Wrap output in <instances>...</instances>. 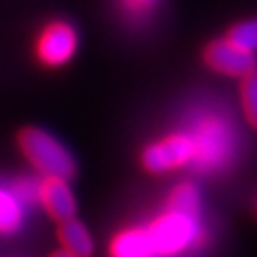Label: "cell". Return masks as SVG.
<instances>
[{
    "label": "cell",
    "instance_id": "cell-1",
    "mask_svg": "<svg viewBox=\"0 0 257 257\" xmlns=\"http://www.w3.org/2000/svg\"><path fill=\"white\" fill-rule=\"evenodd\" d=\"M19 149L31 164L44 177L69 181L76 172L73 155L59 139L40 128H25L19 132Z\"/></svg>",
    "mask_w": 257,
    "mask_h": 257
},
{
    "label": "cell",
    "instance_id": "cell-2",
    "mask_svg": "<svg viewBox=\"0 0 257 257\" xmlns=\"http://www.w3.org/2000/svg\"><path fill=\"white\" fill-rule=\"evenodd\" d=\"M149 238L156 255H175L187 249L198 238V217L183 215L177 211L168 210L147 227Z\"/></svg>",
    "mask_w": 257,
    "mask_h": 257
},
{
    "label": "cell",
    "instance_id": "cell-3",
    "mask_svg": "<svg viewBox=\"0 0 257 257\" xmlns=\"http://www.w3.org/2000/svg\"><path fill=\"white\" fill-rule=\"evenodd\" d=\"M193 158L194 143L191 136L187 134H175V136H168L162 141L151 143L141 156L145 170L153 174H164V172L177 170L181 166L189 164Z\"/></svg>",
    "mask_w": 257,
    "mask_h": 257
},
{
    "label": "cell",
    "instance_id": "cell-4",
    "mask_svg": "<svg viewBox=\"0 0 257 257\" xmlns=\"http://www.w3.org/2000/svg\"><path fill=\"white\" fill-rule=\"evenodd\" d=\"M78 48V37L69 23L55 21L50 23L37 42V55L42 63L50 67L65 65Z\"/></svg>",
    "mask_w": 257,
    "mask_h": 257
},
{
    "label": "cell",
    "instance_id": "cell-5",
    "mask_svg": "<svg viewBox=\"0 0 257 257\" xmlns=\"http://www.w3.org/2000/svg\"><path fill=\"white\" fill-rule=\"evenodd\" d=\"M206 65L215 73L227 74V76H238L244 78L246 74L253 73L257 67L255 54H249L234 46L227 38L213 40L204 52Z\"/></svg>",
    "mask_w": 257,
    "mask_h": 257
},
{
    "label": "cell",
    "instance_id": "cell-6",
    "mask_svg": "<svg viewBox=\"0 0 257 257\" xmlns=\"http://www.w3.org/2000/svg\"><path fill=\"white\" fill-rule=\"evenodd\" d=\"M38 200L42 202L48 215L57 223L74 219L76 200L69 187V181L57 177H44L38 185Z\"/></svg>",
    "mask_w": 257,
    "mask_h": 257
},
{
    "label": "cell",
    "instance_id": "cell-7",
    "mask_svg": "<svg viewBox=\"0 0 257 257\" xmlns=\"http://www.w3.org/2000/svg\"><path fill=\"white\" fill-rule=\"evenodd\" d=\"M110 257H155L147 229H126L110 242Z\"/></svg>",
    "mask_w": 257,
    "mask_h": 257
},
{
    "label": "cell",
    "instance_id": "cell-8",
    "mask_svg": "<svg viewBox=\"0 0 257 257\" xmlns=\"http://www.w3.org/2000/svg\"><path fill=\"white\" fill-rule=\"evenodd\" d=\"M59 242L63 246V251H67L73 257H92L93 253V238L80 221L71 219L59 223Z\"/></svg>",
    "mask_w": 257,
    "mask_h": 257
},
{
    "label": "cell",
    "instance_id": "cell-9",
    "mask_svg": "<svg viewBox=\"0 0 257 257\" xmlns=\"http://www.w3.org/2000/svg\"><path fill=\"white\" fill-rule=\"evenodd\" d=\"M168 210L183 213V215H191V217H198V213H200V194L196 191V187L191 183L177 185L170 194Z\"/></svg>",
    "mask_w": 257,
    "mask_h": 257
},
{
    "label": "cell",
    "instance_id": "cell-10",
    "mask_svg": "<svg viewBox=\"0 0 257 257\" xmlns=\"http://www.w3.org/2000/svg\"><path fill=\"white\" fill-rule=\"evenodd\" d=\"M21 223H23L21 198L0 189V232L12 234L21 227Z\"/></svg>",
    "mask_w": 257,
    "mask_h": 257
},
{
    "label": "cell",
    "instance_id": "cell-11",
    "mask_svg": "<svg viewBox=\"0 0 257 257\" xmlns=\"http://www.w3.org/2000/svg\"><path fill=\"white\" fill-rule=\"evenodd\" d=\"M227 40L232 42L234 46H238L244 52L255 54L257 52V19H248V21H240L229 31Z\"/></svg>",
    "mask_w": 257,
    "mask_h": 257
},
{
    "label": "cell",
    "instance_id": "cell-12",
    "mask_svg": "<svg viewBox=\"0 0 257 257\" xmlns=\"http://www.w3.org/2000/svg\"><path fill=\"white\" fill-rule=\"evenodd\" d=\"M240 99H242V110L246 120L253 128H257V69L242 78Z\"/></svg>",
    "mask_w": 257,
    "mask_h": 257
},
{
    "label": "cell",
    "instance_id": "cell-13",
    "mask_svg": "<svg viewBox=\"0 0 257 257\" xmlns=\"http://www.w3.org/2000/svg\"><path fill=\"white\" fill-rule=\"evenodd\" d=\"M52 257H73V255H69L67 251H63V249H59V251H55V253H54Z\"/></svg>",
    "mask_w": 257,
    "mask_h": 257
},
{
    "label": "cell",
    "instance_id": "cell-14",
    "mask_svg": "<svg viewBox=\"0 0 257 257\" xmlns=\"http://www.w3.org/2000/svg\"><path fill=\"white\" fill-rule=\"evenodd\" d=\"M130 2H134V4H147L151 0H130Z\"/></svg>",
    "mask_w": 257,
    "mask_h": 257
}]
</instances>
